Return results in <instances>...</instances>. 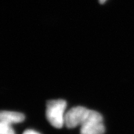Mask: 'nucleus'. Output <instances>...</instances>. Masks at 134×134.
<instances>
[{
    "mask_svg": "<svg viewBox=\"0 0 134 134\" xmlns=\"http://www.w3.org/2000/svg\"><path fill=\"white\" fill-rule=\"evenodd\" d=\"M66 103L65 100H50L47 102L46 117L49 123L57 129H60L65 124Z\"/></svg>",
    "mask_w": 134,
    "mask_h": 134,
    "instance_id": "1",
    "label": "nucleus"
},
{
    "mask_svg": "<svg viewBox=\"0 0 134 134\" xmlns=\"http://www.w3.org/2000/svg\"><path fill=\"white\" fill-rule=\"evenodd\" d=\"M104 132L103 116L98 112L90 110L88 117L81 125L80 134H104Z\"/></svg>",
    "mask_w": 134,
    "mask_h": 134,
    "instance_id": "2",
    "label": "nucleus"
},
{
    "mask_svg": "<svg viewBox=\"0 0 134 134\" xmlns=\"http://www.w3.org/2000/svg\"><path fill=\"white\" fill-rule=\"evenodd\" d=\"M90 110L82 106H76L70 109L65 113V125L67 128H75L85 122L88 116Z\"/></svg>",
    "mask_w": 134,
    "mask_h": 134,
    "instance_id": "3",
    "label": "nucleus"
},
{
    "mask_svg": "<svg viewBox=\"0 0 134 134\" xmlns=\"http://www.w3.org/2000/svg\"><path fill=\"white\" fill-rule=\"evenodd\" d=\"M1 122H4L9 124L21 123L25 119V116L23 113L14 111L3 110L0 113Z\"/></svg>",
    "mask_w": 134,
    "mask_h": 134,
    "instance_id": "4",
    "label": "nucleus"
},
{
    "mask_svg": "<svg viewBox=\"0 0 134 134\" xmlns=\"http://www.w3.org/2000/svg\"><path fill=\"white\" fill-rule=\"evenodd\" d=\"M0 134H15L11 124L4 122H0Z\"/></svg>",
    "mask_w": 134,
    "mask_h": 134,
    "instance_id": "5",
    "label": "nucleus"
},
{
    "mask_svg": "<svg viewBox=\"0 0 134 134\" xmlns=\"http://www.w3.org/2000/svg\"><path fill=\"white\" fill-rule=\"evenodd\" d=\"M23 134H41L40 133H38L36 130H34L32 129H27L23 132Z\"/></svg>",
    "mask_w": 134,
    "mask_h": 134,
    "instance_id": "6",
    "label": "nucleus"
},
{
    "mask_svg": "<svg viewBox=\"0 0 134 134\" xmlns=\"http://www.w3.org/2000/svg\"><path fill=\"white\" fill-rule=\"evenodd\" d=\"M106 1L107 0H99V3L100 4H104Z\"/></svg>",
    "mask_w": 134,
    "mask_h": 134,
    "instance_id": "7",
    "label": "nucleus"
}]
</instances>
